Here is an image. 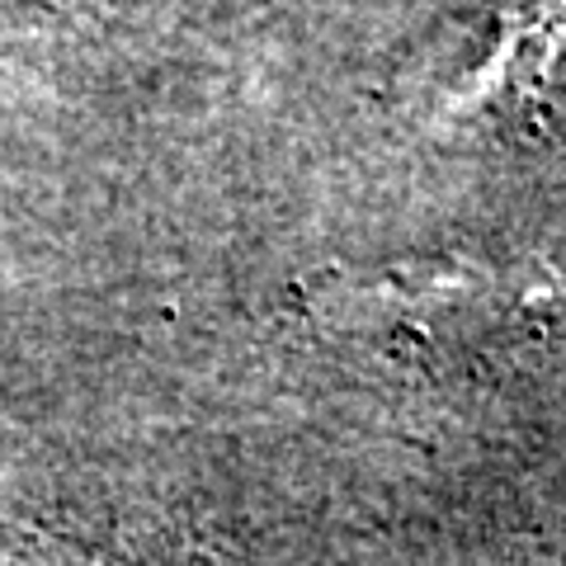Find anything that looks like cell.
<instances>
[{
    "label": "cell",
    "instance_id": "cell-1",
    "mask_svg": "<svg viewBox=\"0 0 566 566\" xmlns=\"http://www.w3.org/2000/svg\"><path fill=\"white\" fill-rule=\"evenodd\" d=\"M312 307L345 340L444 368L534 359L562 322V289L543 264L424 255L316 283Z\"/></svg>",
    "mask_w": 566,
    "mask_h": 566
}]
</instances>
